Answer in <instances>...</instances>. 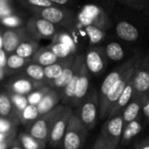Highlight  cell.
<instances>
[{
    "instance_id": "obj_1",
    "label": "cell",
    "mask_w": 149,
    "mask_h": 149,
    "mask_svg": "<svg viewBox=\"0 0 149 149\" xmlns=\"http://www.w3.org/2000/svg\"><path fill=\"white\" fill-rule=\"evenodd\" d=\"M141 59L120 80H118L113 84V86L109 90V91L107 94L104 100L100 104V106H99V118H100V119H101V120L107 119L112 109L113 108L116 102L120 98L123 90H125L127 85L130 83V81L133 79V77L135 74V71L138 68V65L140 63Z\"/></svg>"
},
{
    "instance_id": "obj_2",
    "label": "cell",
    "mask_w": 149,
    "mask_h": 149,
    "mask_svg": "<svg viewBox=\"0 0 149 149\" xmlns=\"http://www.w3.org/2000/svg\"><path fill=\"white\" fill-rule=\"evenodd\" d=\"M99 96L96 89H92L84 101L79 105L73 113L89 131L93 130L99 117Z\"/></svg>"
},
{
    "instance_id": "obj_3",
    "label": "cell",
    "mask_w": 149,
    "mask_h": 149,
    "mask_svg": "<svg viewBox=\"0 0 149 149\" xmlns=\"http://www.w3.org/2000/svg\"><path fill=\"white\" fill-rule=\"evenodd\" d=\"M79 21L84 26L93 25L106 32L113 25L110 13L106 9L96 4L84 6L79 14Z\"/></svg>"
},
{
    "instance_id": "obj_4",
    "label": "cell",
    "mask_w": 149,
    "mask_h": 149,
    "mask_svg": "<svg viewBox=\"0 0 149 149\" xmlns=\"http://www.w3.org/2000/svg\"><path fill=\"white\" fill-rule=\"evenodd\" d=\"M64 108L65 105H58L55 109H53L50 112L39 117L31 126H29L26 129V132L34 138L48 145L52 128L56 120L58 119V118L62 113Z\"/></svg>"
},
{
    "instance_id": "obj_5",
    "label": "cell",
    "mask_w": 149,
    "mask_h": 149,
    "mask_svg": "<svg viewBox=\"0 0 149 149\" xmlns=\"http://www.w3.org/2000/svg\"><path fill=\"white\" fill-rule=\"evenodd\" d=\"M88 134V130L72 113L67 126L63 142V149H83Z\"/></svg>"
},
{
    "instance_id": "obj_6",
    "label": "cell",
    "mask_w": 149,
    "mask_h": 149,
    "mask_svg": "<svg viewBox=\"0 0 149 149\" xmlns=\"http://www.w3.org/2000/svg\"><path fill=\"white\" fill-rule=\"evenodd\" d=\"M143 54L141 52H137L134 55H132L129 59L125 61L122 64L118 66L115 69H113L111 73H109L103 83L100 85V90L98 92L99 96V104H100L104 98L106 97L107 94L108 93L109 90L113 86V84L120 80L141 57Z\"/></svg>"
},
{
    "instance_id": "obj_7",
    "label": "cell",
    "mask_w": 149,
    "mask_h": 149,
    "mask_svg": "<svg viewBox=\"0 0 149 149\" xmlns=\"http://www.w3.org/2000/svg\"><path fill=\"white\" fill-rule=\"evenodd\" d=\"M133 98L149 95V54H143L133 78Z\"/></svg>"
},
{
    "instance_id": "obj_8",
    "label": "cell",
    "mask_w": 149,
    "mask_h": 149,
    "mask_svg": "<svg viewBox=\"0 0 149 149\" xmlns=\"http://www.w3.org/2000/svg\"><path fill=\"white\" fill-rule=\"evenodd\" d=\"M72 113H73L72 108H71L69 105H65L62 113L58 118V119L56 120V122L54 123L52 128L49 137V141H48V145L51 148H62L63 139Z\"/></svg>"
},
{
    "instance_id": "obj_9",
    "label": "cell",
    "mask_w": 149,
    "mask_h": 149,
    "mask_svg": "<svg viewBox=\"0 0 149 149\" xmlns=\"http://www.w3.org/2000/svg\"><path fill=\"white\" fill-rule=\"evenodd\" d=\"M123 129L124 122L121 114H120L112 119H107L102 126L100 135L103 137L109 144L117 148L121 139Z\"/></svg>"
},
{
    "instance_id": "obj_10",
    "label": "cell",
    "mask_w": 149,
    "mask_h": 149,
    "mask_svg": "<svg viewBox=\"0 0 149 149\" xmlns=\"http://www.w3.org/2000/svg\"><path fill=\"white\" fill-rule=\"evenodd\" d=\"M107 57L104 47H94L90 48L85 55V64L90 74L95 76L104 72L107 65Z\"/></svg>"
},
{
    "instance_id": "obj_11",
    "label": "cell",
    "mask_w": 149,
    "mask_h": 149,
    "mask_svg": "<svg viewBox=\"0 0 149 149\" xmlns=\"http://www.w3.org/2000/svg\"><path fill=\"white\" fill-rule=\"evenodd\" d=\"M27 32L34 40L50 39L55 36L56 28L52 23L42 18H32L27 24Z\"/></svg>"
},
{
    "instance_id": "obj_12",
    "label": "cell",
    "mask_w": 149,
    "mask_h": 149,
    "mask_svg": "<svg viewBox=\"0 0 149 149\" xmlns=\"http://www.w3.org/2000/svg\"><path fill=\"white\" fill-rule=\"evenodd\" d=\"M44 85H46V84L44 83L32 81L29 79L28 77H26L25 76H19L14 77L8 83L7 89H8V91L10 93L27 96L32 90L38 88H40Z\"/></svg>"
},
{
    "instance_id": "obj_13",
    "label": "cell",
    "mask_w": 149,
    "mask_h": 149,
    "mask_svg": "<svg viewBox=\"0 0 149 149\" xmlns=\"http://www.w3.org/2000/svg\"><path fill=\"white\" fill-rule=\"evenodd\" d=\"M89 87H90V73L84 62L80 69V74H79L75 95L72 100L71 101V103L69 104V106L71 108H78L79 106V105L86 97L89 92Z\"/></svg>"
},
{
    "instance_id": "obj_14",
    "label": "cell",
    "mask_w": 149,
    "mask_h": 149,
    "mask_svg": "<svg viewBox=\"0 0 149 149\" xmlns=\"http://www.w3.org/2000/svg\"><path fill=\"white\" fill-rule=\"evenodd\" d=\"M77 61H78L77 68L75 69V72L73 74L72 80L60 92V102H61V105H69V104L71 103V101L72 100L75 95L77 84H78L79 74H80V69H81L83 63L85 62V56L83 54H77Z\"/></svg>"
},
{
    "instance_id": "obj_15",
    "label": "cell",
    "mask_w": 149,
    "mask_h": 149,
    "mask_svg": "<svg viewBox=\"0 0 149 149\" xmlns=\"http://www.w3.org/2000/svg\"><path fill=\"white\" fill-rule=\"evenodd\" d=\"M3 49L7 54H13L18 45L29 36L24 30L9 29L3 33Z\"/></svg>"
},
{
    "instance_id": "obj_16",
    "label": "cell",
    "mask_w": 149,
    "mask_h": 149,
    "mask_svg": "<svg viewBox=\"0 0 149 149\" xmlns=\"http://www.w3.org/2000/svg\"><path fill=\"white\" fill-rule=\"evenodd\" d=\"M115 32L120 39L127 42H135L140 38L139 28L127 19H120L116 23Z\"/></svg>"
},
{
    "instance_id": "obj_17",
    "label": "cell",
    "mask_w": 149,
    "mask_h": 149,
    "mask_svg": "<svg viewBox=\"0 0 149 149\" xmlns=\"http://www.w3.org/2000/svg\"><path fill=\"white\" fill-rule=\"evenodd\" d=\"M75 54H72L66 58L59 59L57 62L47 66L44 68V73H45V83L47 85L49 83L54 81L55 79L58 78L61 74L63 73L64 69L66 68V66L74 60Z\"/></svg>"
},
{
    "instance_id": "obj_18",
    "label": "cell",
    "mask_w": 149,
    "mask_h": 149,
    "mask_svg": "<svg viewBox=\"0 0 149 149\" xmlns=\"http://www.w3.org/2000/svg\"><path fill=\"white\" fill-rule=\"evenodd\" d=\"M77 64H78V61H77V55H76L74 60L72 61H71L66 66V68L64 69L61 76L58 78L55 79L54 81L49 83L47 84V86H49L51 89L55 90H57V91H58L60 93L62 91V90L72 80V78L73 76V74L75 72V69L77 68Z\"/></svg>"
},
{
    "instance_id": "obj_19",
    "label": "cell",
    "mask_w": 149,
    "mask_h": 149,
    "mask_svg": "<svg viewBox=\"0 0 149 149\" xmlns=\"http://www.w3.org/2000/svg\"><path fill=\"white\" fill-rule=\"evenodd\" d=\"M60 102V93L55 90L50 89L45 95L40 103L37 105L39 117L50 112L55 109Z\"/></svg>"
},
{
    "instance_id": "obj_20",
    "label": "cell",
    "mask_w": 149,
    "mask_h": 149,
    "mask_svg": "<svg viewBox=\"0 0 149 149\" xmlns=\"http://www.w3.org/2000/svg\"><path fill=\"white\" fill-rule=\"evenodd\" d=\"M147 97L148 96H144L142 97H138V98H132L130 103L126 106V108L123 110L121 113L124 122V126L138 119L139 114L142 109L143 102Z\"/></svg>"
},
{
    "instance_id": "obj_21",
    "label": "cell",
    "mask_w": 149,
    "mask_h": 149,
    "mask_svg": "<svg viewBox=\"0 0 149 149\" xmlns=\"http://www.w3.org/2000/svg\"><path fill=\"white\" fill-rule=\"evenodd\" d=\"M134 78V77H133ZM134 96V85H133V79L130 81V83L127 85L125 90H123L122 94L120 95V98L116 102L115 105L112 109L109 116L107 119H112L117 115H120L122 113L123 110L126 108V106L130 103Z\"/></svg>"
},
{
    "instance_id": "obj_22",
    "label": "cell",
    "mask_w": 149,
    "mask_h": 149,
    "mask_svg": "<svg viewBox=\"0 0 149 149\" xmlns=\"http://www.w3.org/2000/svg\"><path fill=\"white\" fill-rule=\"evenodd\" d=\"M142 129H143V126H142L141 121L139 119H137L130 122L129 124L126 125L124 126L122 135H121V139H120L119 145L120 147L127 146L134 138H135L136 136H138L141 133Z\"/></svg>"
},
{
    "instance_id": "obj_23",
    "label": "cell",
    "mask_w": 149,
    "mask_h": 149,
    "mask_svg": "<svg viewBox=\"0 0 149 149\" xmlns=\"http://www.w3.org/2000/svg\"><path fill=\"white\" fill-rule=\"evenodd\" d=\"M39 48V43L36 40L28 37L18 45L14 53L22 58L31 59Z\"/></svg>"
},
{
    "instance_id": "obj_24",
    "label": "cell",
    "mask_w": 149,
    "mask_h": 149,
    "mask_svg": "<svg viewBox=\"0 0 149 149\" xmlns=\"http://www.w3.org/2000/svg\"><path fill=\"white\" fill-rule=\"evenodd\" d=\"M59 59L49 49V47H40L31 59V62H34L43 68L50 66L57 62Z\"/></svg>"
},
{
    "instance_id": "obj_25",
    "label": "cell",
    "mask_w": 149,
    "mask_h": 149,
    "mask_svg": "<svg viewBox=\"0 0 149 149\" xmlns=\"http://www.w3.org/2000/svg\"><path fill=\"white\" fill-rule=\"evenodd\" d=\"M17 141L24 149H45L47 144L34 138L26 131L21 132L17 136Z\"/></svg>"
},
{
    "instance_id": "obj_26",
    "label": "cell",
    "mask_w": 149,
    "mask_h": 149,
    "mask_svg": "<svg viewBox=\"0 0 149 149\" xmlns=\"http://www.w3.org/2000/svg\"><path fill=\"white\" fill-rule=\"evenodd\" d=\"M0 117L18 119L14 112L9 91H0Z\"/></svg>"
},
{
    "instance_id": "obj_27",
    "label": "cell",
    "mask_w": 149,
    "mask_h": 149,
    "mask_svg": "<svg viewBox=\"0 0 149 149\" xmlns=\"http://www.w3.org/2000/svg\"><path fill=\"white\" fill-rule=\"evenodd\" d=\"M22 71L24 76H25L29 79L45 83V73L43 67L31 61L23 68Z\"/></svg>"
},
{
    "instance_id": "obj_28",
    "label": "cell",
    "mask_w": 149,
    "mask_h": 149,
    "mask_svg": "<svg viewBox=\"0 0 149 149\" xmlns=\"http://www.w3.org/2000/svg\"><path fill=\"white\" fill-rule=\"evenodd\" d=\"M38 118H39V114H38L37 106L28 105L25 107V109L22 112L21 115L19 116V121H20V124H22L27 129Z\"/></svg>"
},
{
    "instance_id": "obj_29",
    "label": "cell",
    "mask_w": 149,
    "mask_h": 149,
    "mask_svg": "<svg viewBox=\"0 0 149 149\" xmlns=\"http://www.w3.org/2000/svg\"><path fill=\"white\" fill-rule=\"evenodd\" d=\"M40 16L42 18L52 23L53 25L60 23L65 19V15L64 11L52 6L44 8L40 11Z\"/></svg>"
},
{
    "instance_id": "obj_30",
    "label": "cell",
    "mask_w": 149,
    "mask_h": 149,
    "mask_svg": "<svg viewBox=\"0 0 149 149\" xmlns=\"http://www.w3.org/2000/svg\"><path fill=\"white\" fill-rule=\"evenodd\" d=\"M120 4L149 18V0H117Z\"/></svg>"
},
{
    "instance_id": "obj_31",
    "label": "cell",
    "mask_w": 149,
    "mask_h": 149,
    "mask_svg": "<svg viewBox=\"0 0 149 149\" xmlns=\"http://www.w3.org/2000/svg\"><path fill=\"white\" fill-rule=\"evenodd\" d=\"M31 62V59H24L15 53L10 54L7 56L6 61V69L8 71H17L23 70V68Z\"/></svg>"
},
{
    "instance_id": "obj_32",
    "label": "cell",
    "mask_w": 149,
    "mask_h": 149,
    "mask_svg": "<svg viewBox=\"0 0 149 149\" xmlns=\"http://www.w3.org/2000/svg\"><path fill=\"white\" fill-rule=\"evenodd\" d=\"M105 47V52L107 54V59L113 61H120L124 58L125 56V52L121 45L118 42L113 41L107 44Z\"/></svg>"
},
{
    "instance_id": "obj_33",
    "label": "cell",
    "mask_w": 149,
    "mask_h": 149,
    "mask_svg": "<svg viewBox=\"0 0 149 149\" xmlns=\"http://www.w3.org/2000/svg\"><path fill=\"white\" fill-rule=\"evenodd\" d=\"M9 93H10V101H11L12 105H13L14 112L19 119V116L21 115L22 112L29 105L28 100H27V97L23 96V95H17V94L10 93V92H9Z\"/></svg>"
},
{
    "instance_id": "obj_34",
    "label": "cell",
    "mask_w": 149,
    "mask_h": 149,
    "mask_svg": "<svg viewBox=\"0 0 149 149\" xmlns=\"http://www.w3.org/2000/svg\"><path fill=\"white\" fill-rule=\"evenodd\" d=\"M85 31L88 35L90 43L92 45H96L101 42L106 37V31L93 25L85 26Z\"/></svg>"
},
{
    "instance_id": "obj_35",
    "label": "cell",
    "mask_w": 149,
    "mask_h": 149,
    "mask_svg": "<svg viewBox=\"0 0 149 149\" xmlns=\"http://www.w3.org/2000/svg\"><path fill=\"white\" fill-rule=\"evenodd\" d=\"M48 47L58 59H64L72 54H74L70 47L61 42H52V44Z\"/></svg>"
},
{
    "instance_id": "obj_36",
    "label": "cell",
    "mask_w": 149,
    "mask_h": 149,
    "mask_svg": "<svg viewBox=\"0 0 149 149\" xmlns=\"http://www.w3.org/2000/svg\"><path fill=\"white\" fill-rule=\"evenodd\" d=\"M51 88L47 85H44L40 88H38L34 90H32L30 94H28L27 97V100H28V104L31 105H35L37 106L40 101L43 99V97H45V95L48 92V90Z\"/></svg>"
},
{
    "instance_id": "obj_37",
    "label": "cell",
    "mask_w": 149,
    "mask_h": 149,
    "mask_svg": "<svg viewBox=\"0 0 149 149\" xmlns=\"http://www.w3.org/2000/svg\"><path fill=\"white\" fill-rule=\"evenodd\" d=\"M20 124L18 119H10L0 117V133H10L17 130Z\"/></svg>"
},
{
    "instance_id": "obj_38",
    "label": "cell",
    "mask_w": 149,
    "mask_h": 149,
    "mask_svg": "<svg viewBox=\"0 0 149 149\" xmlns=\"http://www.w3.org/2000/svg\"><path fill=\"white\" fill-rule=\"evenodd\" d=\"M55 40H53V42H61V43H64L65 45H67L68 47H71V49L74 52L75 50V47H74V44H73V41L72 40V39L65 33H60L58 35H56L54 36Z\"/></svg>"
},
{
    "instance_id": "obj_39",
    "label": "cell",
    "mask_w": 149,
    "mask_h": 149,
    "mask_svg": "<svg viewBox=\"0 0 149 149\" xmlns=\"http://www.w3.org/2000/svg\"><path fill=\"white\" fill-rule=\"evenodd\" d=\"M93 149H116L114 147H113L111 144H109L103 137L100 135L97 138L96 141L94 142Z\"/></svg>"
},
{
    "instance_id": "obj_40",
    "label": "cell",
    "mask_w": 149,
    "mask_h": 149,
    "mask_svg": "<svg viewBox=\"0 0 149 149\" xmlns=\"http://www.w3.org/2000/svg\"><path fill=\"white\" fill-rule=\"evenodd\" d=\"M2 23L6 26L14 28V27H17L21 25V20L17 17L8 16V17H5L2 19Z\"/></svg>"
},
{
    "instance_id": "obj_41",
    "label": "cell",
    "mask_w": 149,
    "mask_h": 149,
    "mask_svg": "<svg viewBox=\"0 0 149 149\" xmlns=\"http://www.w3.org/2000/svg\"><path fill=\"white\" fill-rule=\"evenodd\" d=\"M17 133H12L11 135H10L7 139H5L4 141L0 142V149H9L11 145L14 143V141L17 139Z\"/></svg>"
},
{
    "instance_id": "obj_42",
    "label": "cell",
    "mask_w": 149,
    "mask_h": 149,
    "mask_svg": "<svg viewBox=\"0 0 149 149\" xmlns=\"http://www.w3.org/2000/svg\"><path fill=\"white\" fill-rule=\"evenodd\" d=\"M31 4L38 6V7H43V8H47V7H52V3L49 0H27Z\"/></svg>"
},
{
    "instance_id": "obj_43",
    "label": "cell",
    "mask_w": 149,
    "mask_h": 149,
    "mask_svg": "<svg viewBox=\"0 0 149 149\" xmlns=\"http://www.w3.org/2000/svg\"><path fill=\"white\" fill-rule=\"evenodd\" d=\"M134 149H149V137H147L134 145Z\"/></svg>"
},
{
    "instance_id": "obj_44",
    "label": "cell",
    "mask_w": 149,
    "mask_h": 149,
    "mask_svg": "<svg viewBox=\"0 0 149 149\" xmlns=\"http://www.w3.org/2000/svg\"><path fill=\"white\" fill-rule=\"evenodd\" d=\"M141 110H142V112L144 114V117L146 118V119L149 122V96H148L145 98Z\"/></svg>"
},
{
    "instance_id": "obj_45",
    "label": "cell",
    "mask_w": 149,
    "mask_h": 149,
    "mask_svg": "<svg viewBox=\"0 0 149 149\" xmlns=\"http://www.w3.org/2000/svg\"><path fill=\"white\" fill-rule=\"evenodd\" d=\"M6 61H7V54L3 49H0V68H6Z\"/></svg>"
},
{
    "instance_id": "obj_46",
    "label": "cell",
    "mask_w": 149,
    "mask_h": 149,
    "mask_svg": "<svg viewBox=\"0 0 149 149\" xmlns=\"http://www.w3.org/2000/svg\"><path fill=\"white\" fill-rule=\"evenodd\" d=\"M9 14H10V11L9 8H7L4 5H0V17H8Z\"/></svg>"
},
{
    "instance_id": "obj_47",
    "label": "cell",
    "mask_w": 149,
    "mask_h": 149,
    "mask_svg": "<svg viewBox=\"0 0 149 149\" xmlns=\"http://www.w3.org/2000/svg\"><path fill=\"white\" fill-rule=\"evenodd\" d=\"M9 149H24L23 147L21 146V144L19 143V141H17V139H16V141H14V143L11 145V147Z\"/></svg>"
},
{
    "instance_id": "obj_48",
    "label": "cell",
    "mask_w": 149,
    "mask_h": 149,
    "mask_svg": "<svg viewBox=\"0 0 149 149\" xmlns=\"http://www.w3.org/2000/svg\"><path fill=\"white\" fill-rule=\"evenodd\" d=\"M8 74V70L6 68H0V81L3 80L5 78V76Z\"/></svg>"
},
{
    "instance_id": "obj_49",
    "label": "cell",
    "mask_w": 149,
    "mask_h": 149,
    "mask_svg": "<svg viewBox=\"0 0 149 149\" xmlns=\"http://www.w3.org/2000/svg\"><path fill=\"white\" fill-rule=\"evenodd\" d=\"M14 133H17V131H14L12 133H0V142L3 141H4L5 139H7L10 135H11Z\"/></svg>"
},
{
    "instance_id": "obj_50",
    "label": "cell",
    "mask_w": 149,
    "mask_h": 149,
    "mask_svg": "<svg viewBox=\"0 0 149 149\" xmlns=\"http://www.w3.org/2000/svg\"><path fill=\"white\" fill-rule=\"evenodd\" d=\"M52 3H56V4H65L68 0H49Z\"/></svg>"
},
{
    "instance_id": "obj_51",
    "label": "cell",
    "mask_w": 149,
    "mask_h": 149,
    "mask_svg": "<svg viewBox=\"0 0 149 149\" xmlns=\"http://www.w3.org/2000/svg\"><path fill=\"white\" fill-rule=\"evenodd\" d=\"M3 34L0 32V49H3Z\"/></svg>"
}]
</instances>
